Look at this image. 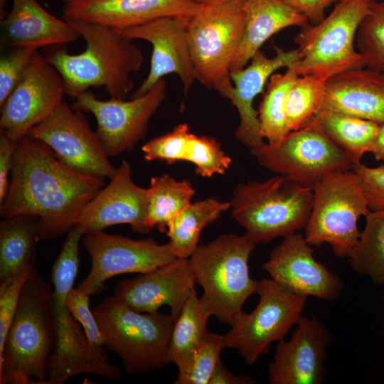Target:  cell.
<instances>
[{
    "label": "cell",
    "mask_w": 384,
    "mask_h": 384,
    "mask_svg": "<svg viewBox=\"0 0 384 384\" xmlns=\"http://www.w3.org/2000/svg\"><path fill=\"white\" fill-rule=\"evenodd\" d=\"M104 179L63 164L43 142L28 134L17 144L6 195L0 203L3 218H38V240L68 233Z\"/></svg>",
    "instance_id": "obj_1"
},
{
    "label": "cell",
    "mask_w": 384,
    "mask_h": 384,
    "mask_svg": "<svg viewBox=\"0 0 384 384\" xmlns=\"http://www.w3.org/2000/svg\"><path fill=\"white\" fill-rule=\"evenodd\" d=\"M68 21L85 40L84 51L72 54L54 46L44 54L62 77L66 95L75 98L92 87H104L110 97L125 99L133 89L132 74L143 65L142 50L114 28Z\"/></svg>",
    "instance_id": "obj_2"
},
{
    "label": "cell",
    "mask_w": 384,
    "mask_h": 384,
    "mask_svg": "<svg viewBox=\"0 0 384 384\" xmlns=\"http://www.w3.org/2000/svg\"><path fill=\"white\" fill-rule=\"evenodd\" d=\"M53 290L35 269L0 350L1 384H46L55 343Z\"/></svg>",
    "instance_id": "obj_3"
},
{
    "label": "cell",
    "mask_w": 384,
    "mask_h": 384,
    "mask_svg": "<svg viewBox=\"0 0 384 384\" xmlns=\"http://www.w3.org/2000/svg\"><path fill=\"white\" fill-rule=\"evenodd\" d=\"M256 245L245 234H223L199 245L188 257L196 283L203 291L201 302L210 316L230 326L256 294L257 280L250 277L248 263Z\"/></svg>",
    "instance_id": "obj_4"
},
{
    "label": "cell",
    "mask_w": 384,
    "mask_h": 384,
    "mask_svg": "<svg viewBox=\"0 0 384 384\" xmlns=\"http://www.w3.org/2000/svg\"><path fill=\"white\" fill-rule=\"evenodd\" d=\"M314 201L312 188L277 175L239 183L233 192L231 216L255 243H267L305 228Z\"/></svg>",
    "instance_id": "obj_5"
},
{
    "label": "cell",
    "mask_w": 384,
    "mask_h": 384,
    "mask_svg": "<svg viewBox=\"0 0 384 384\" xmlns=\"http://www.w3.org/2000/svg\"><path fill=\"white\" fill-rule=\"evenodd\" d=\"M245 1L201 4L187 25L196 80L230 102L235 94L231 66L242 41Z\"/></svg>",
    "instance_id": "obj_6"
},
{
    "label": "cell",
    "mask_w": 384,
    "mask_h": 384,
    "mask_svg": "<svg viewBox=\"0 0 384 384\" xmlns=\"http://www.w3.org/2000/svg\"><path fill=\"white\" fill-rule=\"evenodd\" d=\"M92 311L103 346L121 358L128 374L137 375L171 363L168 350L174 321L171 314L137 311L114 295Z\"/></svg>",
    "instance_id": "obj_7"
},
{
    "label": "cell",
    "mask_w": 384,
    "mask_h": 384,
    "mask_svg": "<svg viewBox=\"0 0 384 384\" xmlns=\"http://www.w3.org/2000/svg\"><path fill=\"white\" fill-rule=\"evenodd\" d=\"M374 1L340 0L320 22L303 27L294 37L299 59L290 68L298 75L325 82L348 70L366 68L356 37Z\"/></svg>",
    "instance_id": "obj_8"
},
{
    "label": "cell",
    "mask_w": 384,
    "mask_h": 384,
    "mask_svg": "<svg viewBox=\"0 0 384 384\" xmlns=\"http://www.w3.org/2000/svg\"><path fill=\"white\" fill-rule=\"evenodd\" d=\"M311 212L305 227L310 245L329 244L338 257H348L361 233L358 222L370 210L358 177L352 169L334 171L314 188Z\"/></svg>",
    "instance_id": "obj_9"
},
{
    "label": "cell",
    "mask_w": 384,
    "mask_h": 384,
    "mask_svg": "<svg viewBox=\"0 0 384 384\" xmlns=\"http://www.w3.org/2000/svg\"><path fill=\"white\" fill-rule=\"evenodd\" d=\"M260 165L300 186L314 188L326 175L352 169L354 161L317 127L308 124L277 144L250 149Z\"/></svg>",
    "instance_id": "obj_10"
},
{
    "label": "cell",
    "mask_w": 384,
    "mask_h": 384,
    "mask_svg": "<svg viewBox=\"0 0 384 384\" xmlns=\"http://www.w3.org/2000/svg\"><path fill=\"white\" fill-rule=\"evenodd\" d=\"M259 302L250 313L243 311L224 334L226 348L238 351L247 365L268 353L270 345L283 340L304 310L306 298L270 279L257 280Z\"/></svg>",
    "instance_id": "obj_11"
},
{
    "label": "cell",
    "mask_w": 384,
    "mask_h": 384,
    "mask_svg": "<svg viewBox=\"0 0 384 384\" xmlns=\"http://www.w3.org/2000/svg\"><path fill=\"white\" fill-rule=\"evenodd\" d=\"M163 78L145 94L132 100H100L90 90L76 97L72 107L92 113L96 132L110 156L132 150L146 134L149 120L166 97Z\"/></svg>",
    "instance_id": "obj_12"
},
{
    "label": "cell",
    "mask_w": 384,
    "mask_h": 384,
    "mask_svg": "<svg viewBox=\"0 0 384 384\" xmlns=\"http://www.w3.org/2000/svg\"><path fill=\"white\" fill-rule=\"evenodd\" d=\"M27 134L43 142L63 164L80 173L110 179L116 172L96 131L82 112L65 102Z\"/></svg>",
    "instance_id": "obj_13"
},
{
    "label": "cell",
    "mask_w": 384,
    "mask_h": 384,
    "mask_svg": "<svg viewBox=\"0 0 384 384\" xmlns=\"http://www.w3.org/2000/svg\"><path fill=\"white\" fill-rule=\"evenodd\" d=\"M83 244L91 258V268L78 289L89 296L102 291L104 283L114 276L144 274L176 258L169 242L133 240L103 231L84 235Z\"/></svg>",
    "instance_id": "obj_14"
},
{
    "label": "cell",
    "mask_w": 384,
    "mask_h": 384,
    "mask_svg": "<svg viewBox=\"0 0 384 384\" xmlns=\"http://www.w3.org/2000/svg\"><path fill=\"white\" fill-rule=\"evenodd\" d=\"M65 95L62 77L44 54L36 50L20 80L0 106V131L18 142L63 102Z\"/></svg>",
    "instance_id": "obj_15"
},
{
    "label": "cell",
    "mask_w": 384,
    "mask_h": 384,
    "mask_svg": "<svg viewBox=\"0 0 384 384\" xmlns=\"http://www.w3.org/2000/svg\"><path fill=\"white\" fill-rule=\"evenodd\" d=\"M190 17L161 18L118 31L132 41L143 40L152 46L149 74L132 97L145 94L171 73L181 80L185 94L191 89L196 79L187 33Z\"/></svg>",
    "instance_id": "obj_16"
},
{
    "label": "cell",
    "mask_w": 384,
    "mask_h": 384,
    "mask_svg": "<svg viewBox=\"0 0 384 384\" xmlns=\"http://www.w3.org/2000/svg\"><path fill=\"white\" fill-rule=\"evenodd\" d=\"M305 238L294 233L276 246L262 267L270 278L296 294L333 301L341 296L344 283L314 257Z\"/></svg>",
    "instance_id": "obj_17"
},
{
    "label": "cell",
    "mask_w": 384,
    "mask_h": 384,
    "mask_svg": "<svg viewBox=\"0 0 384 384\" xmlns=\"http://www.w3.org/2000/svg\"><path fill=\"white\" fill-rule=\"evenodd\" d=\"M288 341H279L268 368L271 384H319L332 336L316 316H301Z\"/></svg>",
    "instance_id": "obj_18"
},
{
    "label": "cell",
    "mask_w": 384,
    "mask_h": 384,
    "mask_svg": "<svg viewBox=\"0 0 384 384\" xmlns=\"http://www.w3.org/2000/svg\"><path fill=\"white\" fill-rule=\"evenodd\" d=\"M55 343L50 355L46 384H62L82 373L116 380L121 369L109 362L103 348L93 347L81 325L73 317L65 304L53 301Z\"/></svg>",
    "instance_id": "obj_19"
},
{
    "label": "cell",
    "mask_w": 384,
    "mask_h": 384,
    "mask_svg": "<svg viewBox=\"0 0 384 384\" xmlns=\"http://www.w3.org/2000/svg\"><path fill=\"white\" fill-rule=\"evenodd\" d=\"M147 203L148 188L133 181L131 165L122 160L109 183L84 207L75 225L84 235L119 224L146 233L149 231L145 223Z\"/></svg>",
    "instance_id": "obj_20"
},
{
    "label": "cell",
    "mask_w": 384,
    "mask_h": 384,
    "mask_svg": "<svg viewBox=\"0 0 384 384\" xmlns=\"http://www.w3.org/2000/svg\"><path fill=\"white\" fill-rule=\"evenodd\" d=\"M196 284L188 258L176 257L150 272L120 281L114 295L139 312H156L169 306L175 319Z\"/></svg>",
    "instance_id": "obj_21"
},
{
    "label": "cell",
    "mask_w": 384,
    "mask_h": 384,
    "mask_svg": "<svg viewBox=\"0 0 384 384\" xmlns=\"http://www.w3.org/2000/svg\"><path fill=\"white\" fill-rule=\"evenodd\" d=\"M63 18L107 26L119 31L165 17H190L196 0H70Z\"/></svg>",
    "instance_id": "obj_22"
},
{
    "label": "cell",
    "mask_w": 384,
    "mask_h": 384,
    "mask_svg": "<svg viewBox=\"0 0 384 384\" xmlns=\"http://www.w3.org/2000/svg\"><path fill=\"white\" fill-rule=\"evenodd\" d=\"M274 49V57L269 58L260 50L245 68L230 73L235 91L231 102L240 116L235 135L250 150L265 142L260 133L258 112L253 107L254 100L263 92L266 83L276 70L291 67L299 59L297 48L284 50L275 47Z\"/></svg>",
    "instance_id": "obj_23"
},
{
    "label": "cell",
    "mask_w": 384,
    "mask_h": 384,
    "mask_svg": "<svg viewBox=\"0 0 384 384\" xmlns=\"http://www.w3.org/2000/svg\"><path fill=\"white\" fill-rule=\"evenodd\" d=\"M142 151L149 161H164L168 164L178 161L190 162L194 165L196 174L207 178L225 174L232 163L218 141L191 132L186 123L148 141Z\"/></svg>",
    "instance_id": "obj_24"
},
{
    "label": "cell",
    "mask_w": 384,
    "mask_h": 384,
    "mask_svg": "<svg viewBox=\"0 0 384 384\" xmlns=\"http://www.w3.org/2000/svg\"><path fill=\"white\" fill-rule=\"evenodd\" d=\"M321 111L383 123V73L358 68L333 76L326 82Z\"/></svg>",
    "instance_id": "obj_25"
},
{
    "label": "cell",
    "mask_w": 384,
    "mask_h": 384,
    "mask_svg": "<svg viewBox=\"0 0 384 384\" xmlns=\"http://www.w3.org/2000/svg\"><path fill=\"white\" fill-rule=\"evenodd\" d=\"M80 33L66 19L48 12L36 0H13L10 12L1 21V45L63 46L75 42Z\"/></svg>",
    "instance_id": "obj_26"
},
{
    "label": "cell",
    "mask_w": 384,
    "mask_h": 384,
    "mask_svg": "<svg viewBox=\"0 0 384 384\" xmlns=\"http://www.w3.org/2000/svg\"><path fill=\"white\" fill-rule=\"evenodd\" d=\"M242 41L231 72L245 68L273 35L292 26L304 27L309 21L281 0H246Z\"/></svg>",
    "instance_id": "obj_27"
},
{
    "label": "cell",
    "mask_w": 384,
    "mask_h": 384,
    "mask_svg": "<svg viewBox=\"0 0 384 384\" xmlns=\"http://www.w3.org/2000/svg\"><path fill=\"white\" fill-rule=\"evenodd\" d=\"M38 218L17 215L0 223V284L12 279L33 264L38 242Z\"/></svg>",
    "instance_id": "obj_28"
},
{
    "label": "cell",
    "mask_w": 384,
    "mask_h": 384,
    "mask_svg": "<svg viewBox=\"0 0 384 384\" xmlns=\"http://www.w3.org/2000/svg\"><path fill=\"white\" fill-rule=\"evenodd\" d=\"M210 316L194 289L174 321L169 339V359L177 367L178 373L187 368L206 337Z\"/></svg>",
    "instance_id": "obj_29"
},
{
    "label": "cell",
    "mask_w": 384,
    "mask_h": 384,
    "mask_svg": "<svg viewBox=\"0 0 384 384\" xmlns=\"http://www.w3.org/2000/svg\"><path fill=\"white\" fill-rule=\"evenodd\" d=\"M230 208V202L214 198L189 203L167 225L169 243L175 256L188 258L199 245L203 229Z\"/></svg>",
    "instance_id": "obj_30"
},
{
    "label": "cell",
    "mask_w": 384,
    "mask_h": 384,
    "mask_svg": "<svg viewBox=\"0 0 384 384\" xmlns=\"http://www.w3.org/2000/svg\"><path fill=\"white\" fill-rule=\"evenodd\" d=\"M322 131L331 141L347 152L354 162L371 152L380 124L348 114L319 112L309 123Z\"/></svg>",
    "instance_id": "obj_31"
},
{
    "label": "cell",
    "mask_w": 384,
    "mask_h": 384,
    "mask_svg": "<svg viewBox=\"0 0 384 384\" xmlns=\"http://www.w3.org/2000/svg\"><path fill=\"white\" fill-rule=\"evenodd\" d=\"M148 188L146 225L166 232L169 222L181 212L195 194L191 183L176 180L169 174L153 176Z\"/></svg>",
    "instance_id": "obj_32"
},
{
    "label": "cell",
    "mask_w": 384,
    "mask_h": 384,
    "mask_svg": "<svg viewBox=\"0 0 384 384\" xmlns=\"http://www.w3.org/2000/svg\"><path fill=\"white\" fill-rule=\"evenodd\" d=\"M366 226L349 257L351 269L375 284H384V210H370Z\"/></svg>",
    "instance_id": "obj_33"
},
{
    "label": "cell",
    "mask_w": 384,
    "mask_h": 384,
    "mask_svg": "<svg viewBox=\"0 0 384 384\" xmlns=\"http://www.w3.org/2000/svg\"><path fill=\"white\" fill-rule=\"evenodd\" d=\"M298 76L289 67L284 73L272 74L267 82L257 112L261 135L270 144L279 143L289 133L286 122L285 98Z\"/></svg>",
    "instance_id": "obj_34"
},
{
    "label": "cell",
    "mask_w": 384,
    "mask_h": 384,
    "mask_svg": "<svg viewBox=\"0 0 384 384\" xmlns=\"http://www.w3.org/2000/svg\"><path fill=\"white\" fill-rule=\"evenodd\" d=\"M326 82L311 75H299L285 98V115L289 131L299 130L320 111L325 95Z\"/></svg>",
    "instance_id": "obj_35"
},
{
    "label": "cell",
    "mask_w": 384,
    "mask_h": 384,
    "mask_svg": "<svg viewBox=\"0 0 384 384\" xmlns=\"http://www.w3.org/2000/svg\"><path fill=\"white\" fill-rule=\"evenodd\" d=\"M356 47L366 68L384 73V0L371 4L358 27Z\"/></svg>",
    "instance_id": "obj_36"
},
{
    "label": "cell",
    "mask_w": 384,
    "mask_h": 384,
    "mask_svg": "<svg viewBox=\"0 0 384 384\" xmlns=\"http://www.w3.org/2000/svg\"><path fill=\"white\" fill-rule=\"evenodd\" d=\"M83 232L75 225L68 233L63 246L55 260L51 272L53 301L65 304L68 294L73 284L79 268V245Z\"/></svg>",
    "instance_id": "obj_37"
},
{
    "label": "cell",
    "mask_w": 384,
    "mask_h": 384,
    "mask_svg": "<svg viewBox=\"0 0 384 384\" xmlns=\"http://www.w3.org/2000/svg\"><path fill=\"white\" fill-rule=\"evenodd\" d=\"M226 348L224 335L208 333L187 368L178 373L175 384H208Z\"/></svg>",
    "instance_id": "obj_38"
},
{
    "label": "cell",
    "mask_w": 384,
    "mask_h": 384,
    "mask_svg": "<svg viewBox=\"0 0 384 384\" xmlns=\"http://www.w3.org/2000/svg\"><path fill=\"white\" fill-rule=\"evenodd\" d=\"M0 58V106L20 80L33 55L38 48L17 46L7 48Z\"/></svg>",
    "instance_id": "obj_39"
},
{
    "label": "cell",
    "mask_w": 384,
    "mask_h": 384,
    "mask_svg": "<svg viewBox=\"0 0 384 384\" xmlns=\"http://www.w3.org/2000/svg\"><path fill=\"white\" fill-rule=\"evenodd\" d=\"M35 269L31 264L12 279L0 284V350L4 346L23 286Z\"/></svg>",
    "instance_id": "obj_40"
},
{
    "label": "cell",
    "mask_w": 384,
    "mask_h": 384,
    "mask_svg": "<svg viewBox=\"0 0 384 384\" xmlns=\"http://www.w3.org/2000/svg\"><path fill=\"white\" fill-rule=\"evenodd\" d=\"M90 296L74 287L68 294L65 304L73 317L81 325L90 343L102 348L103 341L93 311L90 307Z\"/></svg>",
    "instance_id": "obj_41"
},
{
    "label": "cell",
    "mask_w": 384,
    "mask_h": 384,
    "mask_svg": "<svg viewBox=\"0 0 384 384\" xmlns=\"http://www.w3.org/2000/svg\"><path fill=\"white\" fill-rule=\"evenodd\" d=\"M353 170L357 175L370 210H384V165L369 167L355 162Z\"/></svg>",
    "instance_id": "obj_42"
},
{
    "label": "cell",
    "mask_w": 384,
    "mask_h": 384,
    "mask_svg": "<svg viewBox=\"0 0 384 384\" xmlns=\"http://www.w3.org/2000/svg\"><path fill=\"white\" fill-rule=\"evenodd\" d=\"M17 144L0 131V203L6 195L9 184V174L12 169Z\"/></svg>",
    "instance_id": "obj_43"
},
{
    "label": "cell",
    "mask_w": 384,
    "mask_h": 384,
    "mask_svg": "<svg viewBox=\"0 0 384 384\" xmlns=\"http://www.w3.org/2000/svg\"><path fill=\"white\" fill-rule=\"evenodd\" d=\"M303 14L312 24H316L326 16V10L340 0H281Z\"/></svg>",
    "instance_id": "obj_44"
},
{
    "label": "cell",
    "mask_w": 384,
    "mask_h": 384,
    "mask_svg": "<svg viewBox=\"0 0 384 384\" xmlns=\"http://www.w3.org/2000/svg\"><path fill=\"white\" fill-rule=\"evenodd\" d=\"M255 380L247 375L231 373L221 362L216 366L208 384H253Z\"/></svg>",
    "instance_id": "obj_45"
},
{
    "label": "cell",
    "mask_w": 384,
    "mask_h": 384,
    "mask_svg": "<svg viewBox=\"0 0 384 384\" xmlns=\"http://www.w3.org/2000/svg\"><path fill=\"white\" fill-rule=\"evenodd\" d=\"M371 153L376 160L384 161V122L380 124L378 133Z\"/></svg>",
    "instance_id": "obj_46"
},
{
    "label": "cell",
    "mask_w": 384,
    "mask_h": 384,
    "mask_svg": "<svg viewBox=\"0 0 384 384\" xmlns=\"http://www.w3.org/2000/svg\"><path fill=\"white\" fill-rule=\"evenodd\" d=\"M196 2L201 4H212V3H218V2H223V1H236V0H196ZM242 1H246V0H242Z\"/></svg>",
    "instance_id": "obj_47"
},
{
    "label": "cell",
    "mask_w": 384,
    "mask_h": 384,
    "mask_svg": "<svg viewBox=\"0 0 384 384\" xmlns=\"http://www.w3.org/2000/svg\"><path fill=\"white\" fill-rule=\"evenodd\" d=\"M65 3L70 1V0H63Z\"/></svg>",
    "instance_id": "obj_48"
},
{
    "label": "cell",
    "mask_w": 384,
    "mask_h": 384,
    "mask_svg": "<svg viewBox=\"0 0 384 384\" xmlns=\"http://www.w3.org/2000/svg\"><path fill=\"white\" fill-rule=\"evenodd\" d=\"M383 75H384V73H383Z\"/></svg>",
    "instance_id": "obj_49"
}]
</instances>
